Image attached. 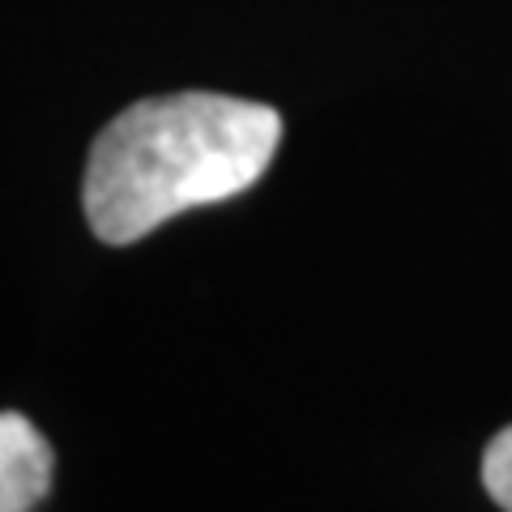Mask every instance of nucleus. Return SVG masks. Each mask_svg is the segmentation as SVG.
I'll list each match as a JSON object with an SVG mask.
<instances>
[{"label":"nucleus","mask_w":512,"mask_h":512,"mask_svg":"<svg viewBox=\"0 0 512 512\" xmlns=\"http://www.w3.org/2000/svg\"><path fill=\"white\" fill-rule=\"evenodd\" d=\"M278 141V111L231 94L184 90L124 107L86 158L90 231L120 248L175 214L239 197L274 163Z\"/></svg>","instance_id":"1"},{"label":"nucleus","mask_w":512,"mask_h":512,"mask_svg":"<svg viewBox=\"0 0 512 512\" xmlns=\"http://www.w3.org/2000/svg\"><path fill=\"white\" fill-rule=\"evenodd\" d=\"M52 444L18 410L0 414V512H35L52 491Z\"/></svg>","instance_id":"2"},{"label":"nucleus","mask_w":512,"mask_h":512,"mask_svg":"<svg viewBox=\"0 0 512 512\" xmlns=\"http://www.w3.org/2000/svg\"><path fill=\"white\" fill-rule=\"evenodd\" d=\"M483 487L504 512H512V423L495 431L483 453Z\"/></svg>","instance_id":"3"}]
</instances>
